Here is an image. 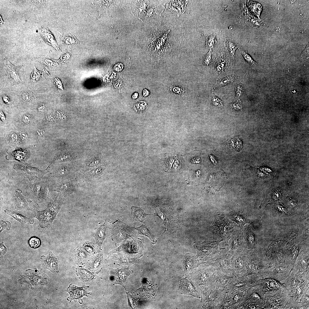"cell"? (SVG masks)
I'll return each mask as SVG.
<instances>
[{
  "label": "cell",
  "instance_id": "6da1fadb",
  "mask_svg": "<svg viewBox=\"0 0 309 309\" xmlns=\"http://www.w3.org/2000/svg\"><path fill=\"white\" fill-rule=\"evenodd\" d=\"M158 24L149 35L148 50L162 64L167 65L178 55L185 29L183 23L173 14L164 16Z\"/></svg>",
  "mask_w": 309,
  "mask_h": 309
},
{
  "label": "cell",
  "instance_id": "7a4b0ae2",
  "mask_svg": "<svg viewBox=\"0 0 309 309\" xmlns=\"http://www.w3.org/2000/svg\"><path fill=\"white\" fill-rule=\"evenodd\" d=\"M144 242V239L137 237L131 241L124 240L118 248L110 252L109 254L118 253L132 264L138 263L142 255Z\"/></svg>",
  "mask_w": 309,
  "mask_h": 309
},
{
  "label": "cell",
  "instance_id": "3957f363",
  "mask_svg": "<svg viewBox=\"0 0 309 309\" xmlns=\"http://www.w3.org/2000/svg\"><path fill=\"white\" fill-rule=\"evenodd\" d=\"M110 227L111 239L116 244L137 237L135 228L130 227L119 219L111 223Z\"/></svg>",
  "mask_w": 309,
  "mask_h": 309
},
{
  "label": "cell",
  "instance_id": "277c9868",
  "mask_svg": "<svg viewBox=\"0 0 309 309\" xmlns=\"http://www.w3.org/2000/svg\"><path fill=\"white\" fill-rule=\"evenodd\" d=\"M233 224L223 215H218L215 218L212 230L213 233L226 240L233 230Z\"/></svg>",
  "mask_w": 309,
  "mask_h": 309
},
{
  "label": "cell",
  "instance_id": "5b68a950",
  "mask_svg": "<svg viewBox=\"0 0 309 309\" xmlns=\"http://www.w3.org/2000/svg\"><path fill=\"white\" fill-rule=\"evenodd\" d=\"M57 215V214L47 208L41 211L33 210L31 217L35 218L39 220V223L37 226L38 229L44 230L48 229L51 227Z\"/></svg>",
  "mask_w": 309,
  "mask_h": 309
},
{
  "label": "cell",
  "instance_id": "8992f818",
  "mask_svg": "<svg viewBox=\"0 0 309 309\" xmlns=\"http://www.w3.org/2000/svg\"><path fill=\"white\" fill-rule=\"evenodd\" d=\"M19 174L29 181L40 179L48 172L41 170L26 164L15 165L13 167Z\"/></svg>",
  "mask_w": 309,
  "mask_h": 309
},
{
  "label": "cell",
  "instance_id": "52a82bcc",
  "mask_svg": "<svg viewBox=\"0 0 309 309\" xmlns=\"http://www.w3.org/2000/svg\"><path fill=\"white\" fill-rule=\"evenodd\" d=\"M231 258L225 249H222L211 261L212 265L218 271L233 270L231 265Z\"/></svg>",
  "mask_w": 309,
  "mask_h": 309
},
{
  "label": "cell",
  "instance_id": "ba28073f",
  "mask_svg": "<svg viewBox=\"0 0 309 309\" xmlns=\"http://www.w3.org/2000/svg\"><path fill=\"white\" fill-rule=\"evenodd\" d=\"M110 275L109 280L114 284H118L125 288V282L126 279L133 271L130 270L128 268H122L120 269H114L109 268Z\"/></svg>",
  "mask_w": 309,
  "mask_h": 309
},
{
  "label": "cell",
  "instance_id": "9c48e42d",
  "mask_svg": "<svg viewBox=\"0 0 309 309\" xmlns=\"http://www.w3.org/2000/svg\"><path fill=\"white\" fill-rule=\"evenodd\" d=\"M29 197L31 200L37 204L45 201L47 198L45 183L42 182H37L32 185Z\"/></svg>",
  "mask_w": 309,
  "mask_h": 309
},
{
  "label": "cell",
  "instance_id": "30bf717a",
  "mask_svg": "<svg viewBox=\"0 0 309 309\" xmlns=\"http://www.w3.org/2000/svg\"><path fill=\"white\" fill-rule=\"evenodd\" d=\"M89 288V286H88L78 287L73 284H70L66 290L70 294L69 296L67 298V300L70 303L73 300H78L79 301L80 303L82 304L83 302L82 299V297L84 296L87 297L88 294H92L91 292H87V290Z\"/></svg>",
  "mask_w": 309,
  "mask_h": 309
},
{
  "label": "cell",
  "instance_id": "8fae6325",
  "mask_svg": "<svg viewBox=\"0 0 309 309\" xmlns=\"http://www.w3.org/2000/svg\"><path fill=\"white\" fill-rule=\"evenodd\" d=\"M40 259L43 268L47 269L53 272H59L58 266L60 261L58 256H55L52 252L50 251L47 256H41Z\"/></svg>",
  "mask_w": 309,
  "mask_h": 309
},
{
  "label": "cell",
  "instance_id": "7c38bea8",
  "mask_svg": "<svg viewBox=\"0 0 309 309\" xmlns=\"http://www.w3.org/2000/svg\"><path fill=\"white\" fill-rule=\"evenodd\" d=\"M5 69L8 74L10 81L12 84H15L21 82L19 76V67H16L12 65L5 58L3 59Z\"/></svg>",
  "mask_w": 309,
  "mask_h": 309
},
{
  "label": "cell",
  "instance_id": "4fadbf2b",
  "mask_svg": "<svg viewBox=\"0 0 309 309\" xmlns=\"http://www.w3.org/2000/svg\"><path fill=\"white\" fill-rule=\"evenodd\" d=\"M91 257V255L80 247H77L73 251V258L79 266H84L89 261Z\"/></svg>",
  "mask_w": 309,
  "mask_h": 309
},
{
  "label": "cell",
  "instance_id": "5bb4252c",
  "mask_svg": "<svg viewBox=\"0 0 309 309\" xmlns=\"http://www.w3.org/2000/svg\"><path fill=\"white\" fill-rule=\"evenodd\" d=\"M103 259L102 253L93 255L87 264L88 269L95 274L100 272L102 268Z\"/></svg>",
  "mask_w": 309,
  "mask_h": 309
},
{
  "label": "cell",
  "instance_id": "9a60e30c",
  "mask_svg": "<svg viewBox=\"0 0 309 309\" xmlns=\"http://www.w3.org/2000/svg\"><path fill=\"white\" fill-rule=\"evenodd\" d=\"M13 200L15 209L17 210H31L29 208L26 199L21 194L20 190H16L14 193Z\"/></svg>",
  "mask_w": 309,
  "mask_h": 309
},
{
  "label": "cell",
  "instance_id": "2e32d148",
  "mask_svg": "<svg viewBox=\"0 0 309 309\" xmlns=\"http://www.w3.org/2000/svg\"><path fill=\"white\" fill-rule=\"evenodd\" d=\"M221 241H206L200 245V253L206 255L215 253L217 251L218 245Z\"/></svg>",
  "mask_w": 309,
  "mask_h": 309
},
{
  "label": "cell",
  "instance_id": "e0dca14e",
  "mask_svg": "<svg viewBox=\"0 0 309 309\" xmlns=\"http://www.w3.org/2000/svg\"><path fill=\"white\" fill-rule=\"evenodd\" d=\"M73 268L75 271L77 277L82 281H92L96 278L94 273L90 272L86 269L77 267H74Z\"/></svg>",
  "mask_w": 309,
  "mask_h": 309
},
{
  "label": "cell",
  "instance_id": "ac0fdd59",
  "mask_svg": "<svg viewBox=\"0 0 309 309\" xmlns=\"http://www.w3.org/2000/svg\"><path fill=\"white\" fill-rule=\"evenodd\" d=\"M39 28L41 36L46 42L49 45L52 46L58 51H60V47L52 34L48 29L43 26H40Z\"/></svg>",
  "mask_w": 309,
  "mask_h": 309
},
{
  "label": "cell",
  "instance_id": "d6986e66",
  "mask_svg": "<svg viewBox=\"0 0 309 309\" xmlns=\"http://www.w3.org/2000/svg\"><path fill=\"white\" fill-rule=\"evenodd\" d=\"M4 212L20 222L22 225H24L27 223L33 224L34 222L33 218L27 217L15 211L6 209L4 210Z\"/></svg>",
  "mask_w": 309,
  "mask_h": 309
},
{
  "label": "cell",
  "instance_id": "ffe728a7",
  "mask_svg": "<svg viewBox=\"0 0 309 309\" xmlns=\"http://www.w3.org/2000/svg\"><path fill=\"white\" fill-rule=\"evenodd\" d=\"M64 200L63 195L58 194L48 203L47 208L57 214L61 208Z\"/></svg>",
  "mask_w": 309,
  "mask_h": 309
},
{
  "label": "cell",
  "instance_id": "44dd1931",
  "mask_svg": "<svg viewBox=\"0 0 309 309\" xmlns=\"http://www.w3.org/2000/svg\"><path fill=\"white\" fill-rule=\"evenodd\" d=\"M74 189L73 185L70 182L58 183L56 186L54 190L62 193L65 196L72 194L73 192Z\"/></svg>",
  "mask_w": 309,
  "mask_h": 309
},
{
  "label": "cell",
  "instance_id": "7402d4cb",
  "mask_svg": "<svg viewBox=\"0 0 309 309\" xmlns=\"http://www.w3.org/2000/svg\"><path fill=\"white\" fill-rule=\"evenodd\" d=\"M70 167L61 165L56 167L52 172V175L54 177L63 179L67 177L71 173Z\"/></svg>",
  "mask_w": 309,
  "mask_h": 309
},
{
  "label": "cell",
  "instance_id": "603a6c76",
  "mask_svg": "<svg viewBox=\"0 0 309 309\" xmlns=\"http://www.w3.org/2000/svg\"><path fill=\"white\" fill-rule=\"evenodd\" d=\"M106 221L103 224L95 229L96 232L94 237L95 239L96 244L98 246L100 249H101V247L102 243L106 236V229L105 227Z\"/></svg>",
  "mask_w": 309,
  "mask_h": 309
},
{
  "label": "cell",
  "instance_id": "cb8c5ba5",
  "mask_svg": "<svg viewBox=\"0 0 309 309\" xmlns=\"http://www.w3.org/2000/svg\"><path fill=\"white\" fill-rule=\"evenodd\" d=\"M131 214L133 221L142 222L146 216L150 214L145 213L143 210L140 207L132 206L130 210Z\"/></svg>",
  "mask_w": 309,
  "mask_h": 309
},
{
  "label": "cell",
  "instance_id": "d4e9b609",
  "mask_svg": "<svg viewBox=\"0 0 309 309\" xmlns=\"http://www.w3.org/2000/svg\"><path fill=\"white\" fill-rule=\"evenodd\" d=\"M229 217L239 225H243L248 221L246 217L239 211H233L228 214Z\"/></svg>",
  "mask_w": 309,
  "mask_h": 309
},
{
  "label": "cell",
  "instance_id": "484cf974",
  "mask_svg": "<svg viewBox=\"0 0 309 309\" xmlns=\"http://www.w3.org/2000/svg\"><path fill=\"white\" fill-rule=\"evenodd\" d=\"M138 231L139 234L146 236L148 237L152 243L155 244L157 242L154 236L152 233L151 231L144 225H142L140 227L135 228Z\"/></svg>",
  "mask_w": 309,
  "mask_h": 309
},
{
  "label": "cell",
  "instance_id": "4316f807",
  "mask_svg": "<svg viewBox=\"0 0 309 309\" xmlns=\"http://www.w3.org/2000/svg\"><path fill=\"white\" fill-rule=\"evenodd\" d=\"M225 44L230 53L231 55L234 56L235 51L239 47V45L235 43L232 39L229 38L225 39Z\"/></svg>",
  "mask_w": 309,
  "mask_h": 309
},
{
  "label": "cell",
  "instance_id": "83f0119b",
  "mask_svg": "<svg viewBox=\"0 0 309 309\" xmlns=\"http://www.w3.org/2000/svg\"><path fill=\"white\" fill-rule=\"evenodd\" d=\"M235 79L234 76L230 75L225 76L215 82V87H220L228 84L233 81Z\"/></svg>",
  "mask_w": 309,
  "mask_h": 309
},
{
  "label": "cell",
  "instance_id": "f1b7e54d",
  "mask_svg": "<svg viewBox=\"0 0 309 309\" xmlns=\"http://www.w3.org/2000/svg\"><path fill=\"white\" fill-rule=\"evenodd\" d=\"M215 34L212 33L206 37L205 46L207 49H213L217 43Z\"/></svg>",
  "mask_w": 309,
  "mask_h": 309
},
{
  "label": "cell",
  "instance_id": "f546056e",
  "mask_svg": "<svg viewBox=\"0 0 309 309\" xmlns=\"http://www.w3.org/2000/svg\"><path fill=\"white\" fill-rule=\"evenodd\" d=\"M82 247L91 255H96L97 253L96 246L94 243L86 241L82 244Z\"/></svg>",
  "mask_w": 309,
  "mask_h": 309
},
{
  "label": "cell",
  "instance_id": "4dcf8cb0",
  "mask_svg": "<svg viewBox=\"0 0 309 309\" xmlns=\"http://www.w3.org/2000/svg\"><path fill=\"white\" fill-rule=\"evenodd\" d=\"M249 7L252 12L259 17L262 7L260 3L253 1H250Z\"/></svg>",
  "mask_w": 309,
  "mask_h": 309
},
{
  "label": "cell",
  "instance_id": "1f68e13d",
  "mask_svg": "<svg viewBox=\"0 0 309 309\" xmlns=\"http://www.w3.org/2000/svg\"><path fill=\"white\" fill-rule=\"evenodd\" d=\"M12 155V159L19 161H24L27 158V152L25 150H17L14 152Z\"/></svg>",
  "mask_w": 309,
  "mask_h": 309
},
{
  "label": "cell",
  "instance_id": "d6a6232c",
  "mask_svg": "<svg viewBox=\"0 0 309 309\" xmlns=\"http://www.w3.org/2000/svg\"><path fill=\"white\" fill-rule=\"evenodd\" d=\"M28 243L31 248L36 249L40 246L41 241L40 239L37 237L32 236L28 240Z\"/></svg>",
  "mask_w": 309,
  "mask_h": 309
},
{
  "label": "cell",
  "instance_id": "836d02e7",
  "mask_svg": "<svg viewBox=\"0 0 309 309\" xmlns=\"http://www.w3.org/2000/svg\"><path fill=\"white\" fill-rule=\"evenodd\" d=\"M42 77V72L37 70L34 65L33 71L31 74V81L33 82H36L41 79Z\"/></svg>",
  "mask_w": 309,
  "mask_h": 309
},
{
  "label": "cell",
  "instance_id": "e575fe53",
  "mask_svg": "<svg viewBox=\"0 0 309 309\" xmlns=\"http://www.w3.org/2000/svg\"><path fill=\"white\" fill-rule=\"evenodd\" d=\"M62 41L66 44H77L79 41L76 39L74 35L71 34H66L62 38Z\"/></svg>",
  "mask_w": 309,
  "mask_h": 309
},
{
  "label": "cell",
  "instance_id": "d590c367",
  "mask_svg": "<svg viewBox=\"0 0 309 309\" xmlns=\"http://www.w3.org/2000/svg\"><path fill=\"white\" fill-rule=\"evenodd\" d=\"M239 50L243 55L244 59L248 63L252 66H256L257 65L256 63L242 48L239 47Z\"/></svg>",
  "mask_w": 309,
  "mask_h": 309
},
{
  "label": "cell",
  "instance_id": "8d00e7d4",
  "mask_svg": "<svg viewBox=\"0 0 309 309\" xmlns=\"http://www.w3.org/2000/svg\"><path fill=\"white\" fill-rule=\"evenodd\" d=\"M246 232V239L247 243L250 245H254L255 242V237L253 233L252 230L249 228Z\"/></svg>",
  "mask_w": 309,
  "mask_h": 309
},
{
  "label": "cell",
  "instance_id": "74e56055",
  "mask_svg": "<svg viewBox=\"0 0 309 309\" xmlns=\"http://www.w3.org/2000/svg\"><path fill=\"white\" fill-rule=\"evenodd\" d=\"M212 52V49H210L209 52L202 58L201 62L204 65L208 66L210 64Z\"/></svg>",
  "mask_w": 309,
  "mask_h": 309
},
{
  "label": "cell",
  "instance_id": "f35d334b",
  "mask_svg": "<svg viewBox=\"0 0 309 309\" xmlns=\"http://www.w3.org/2000/svg\"><path fill=\"white\" fill-rule=\"evenodd\" d=\"M102 168L101 167H98L91 169L86 172V174L92 177H95L99 175L101 173Z\"/></svg>",
  "mask_w": 309,
  "mask_h": 309
},
{
  "label": "cell",
  "instance_id": "ab89813d",
  "mask_svg": "<svg viewBox=\"0 0 309 309\" xmlns=\"http://www.w3.org/2000/svg\"><path fill=\"white\" fill-rule=\"evenodd\" d=\"M0 224V233L2 231L5 229H6L7 231L10 230L11 227V223L9 221H4L2 220H1Z\"/></svg>",
  "mask_w": 309,
  "mask_h": 309
},
{
  "label": "cell",
  "instance_id": "60d3db41",
  "mask_svg": "<svg viewBox=\"0 0 309 309\" xmlns=\"http://www.w3.org/2000/svg\"><path fill=\"white\" fill-rule=\"evenodd\" d=\"M211 99L213 105L218 107L223 106V102L215 95L213 96Z\"/></svg>",
  "mask_w": 309,
  "mask_h": 309
},
{
  "label": "cell",
  "instance_id": "b9f144b4",
  "mask_svg": "<svg viewBox=\"0 0 309 309\" xmlns=\"http://www.w3.org/2000/svg\"><path fill=\"white\" fill-rule=\"evenodd\" d=\"M235 88L236 93V97L239 98L240 97L243 92V89L242 86L240 84H236L235 86Z\"/></svg>",
  "mask_w": 309,
  "mask_h": 309
},
{
  "label": "cell",
  "instance_id": "7bdbcfd3",
  "mask_svg": "<svg viewBox=\"0 0 309 309\" xmlns=\"http://www.w3.org/2000/svg\"><path fill=\"white\" fill-rule=\"evenodd\" d=\"M231 106L235 110H239L242 109L243 105L240 100L238 99L232 103Z\"/></svg>",
  "mask_w": 309,
  "mask_h": 309
},
{
  "label": "cell",
  "instance_id": "ee69618b",
  "mask_svg": "<svg viewBox=\"0 0 309 309\" xmlns=\"http://www.w3.org/2000/svg\"><path fill=\"white\" fill-rule=\"evenodd\" d=\"M0 258H2L4 255L7 251V248L4 245V242L2 241L0 243Z\"/></svg>",
  "mask_w": 309,
  "mask_h": 309
},
{
  "label": "cell",
  "instance_id": "f6af8a7d",
  "mask_svg": "<svg viewBox=\"0 0 309 309\" xmlns=\"http://www.w3.org/2000/svg\"><path fill=\"white\" fill-rule=\"evenodd\" d=\"M174 159L173 158L169 159L167 161V163L166 164L165 169L167 171L170 170L171 167L172 165L174 162Z\"/></svg>",
  "mask_w": 309,
  "mask_h": 309
},
{
  "label": "cell",
  "instance_id": "bcb514c9",
  "mask_svg": "<svg viewBox=\"0 0 309 309\" xmlns=\"http://www.w3.org/2000/svg\"><path fill=\"white\" fill-rule=\"evenodd\" d=\"M21 97L25 101H29L32 98L31 95L29 93H24L22 94Z\"/></svg>",
  "mask_w": 309,
  "mask_h": 309
},
{
  "label": "cell",
  "instance_id": "7dc6e473",
  "mask_svg": "<svg viewBox=\"0 0 309 309\" xmlns=\"http://www.w3.org/2000/svg\"><path fill=\"white\" fill-rule=\"evenodd\" d=\"M309 55V44H307L306 48L303 51L301 55V56L303 58H308Z\"/></svg>",
  "mask_w": 309,
  "mask_h": 309
},
{
  "label": "cell",
  "instance_id": "c3c4849f",
  "mask_svg": "<svg viewBox=\"0 0 309 309\" xmlns=\"http://www.w3.org/2000/svg\"><path fill=\"white\" fill-rule=\"evenodd\" d=\"M181 165L179 160L177 159L175 162L173 166V168L174 170H178L180 167Z\"/></svg>",
  "mask_w": 309,
  "mask_h": 309
},
{
  "label": "cell",
  "instance_id": "681fc988",
  "mask_svg": "<svg viewBox=\"0 0 309 309\" xmlns=\"http://www.w3.org/2000/svg\"><path fill=\"white\" fill-rule=\"evenodd\" d=\"M22 120L24 122L28 123L30 122L31 118L29 115L27 114H25L23 117Z\"/></svg>",
  "mask_w": 309,
  "mask_h": 309
},
{
  "label": "cell",
  "instance_id": "f907efd6",
  "mask_svg": "<svg viewBox=\"0 0 309 309\" xmlns=\"http://www.w3.org/2000/svg\"><path fill=\"white\" fill-rule=\"evenodd\" d=\"M31 1L32 3L37 5H41L42 3H43V1L33 0Z\"/></svg>",
  "mask_w": 309,
  "mask_h": 309
},
{
  "label": "cell",
  "instance_id": "816d5d0a",
  "mask_svg": "<svg viewBox=\"0 0 309 309\" xmlns=\"http://www.w3.org/2000/svg\"><path fill=\"white\" fill-rule=\"evenodd\" d=\"M20 136L22 140H24L26 138L27 136L25 132H21L20 134Z\"/></svg>",
  "mask_w": 309,
  "mask_h": 309
},
{
  "label": "cell",
  "instance_id": "f5cc1de1",
  "mask_svg": "<svg viewBox=\"0 0 309 309\" xmlns=\"http://www.w3.org/2000/svg\"><path fill=\"white\" fill-rule=\"evenodd\" d=\"M44 132L43 129H39L37 131V133L39 136H42L44 134Z\"/></svg>",
  "mask_w": 309,
  "mask_h": 309
},
{
  "label": "cell",
  "instance_id": "db71d44e",
  "mask_svg": "<svg viewBox=\"0 0 309 309\" xmlns=\"http://www.w3.org/2000/svg\"><path fill=\"white\" fill-rule=\"evenodd\" d=\"M236 146L237 149H238L239 150V149H240L242 146L241 142L240 140H237L236 142Z\"/></svg>",
  "mask_w": 309,
  "mask_h": 309
},
{
  "label": "cell",
  "instance_id": "11a10c76",
  "mask_svg": "<svg viewBox=\"0 0 309 309\" xmlns=\"http://www.w3.org/2000/svg\"><path fill=\"white\" fill-rule=\"evenodd\" d=\"M11 138L13 141H15L17 138V135L15 133H12L11 135Z\"/></svg>",
  "mask_w": 309,
  "mask_h": 309
},
{
  "label": "cell",
  "instance_id": "9f6ffc18",
  "mask_svg": "<svg viewBox=\"0 0 309 309\" xmlns=\"http://www.w3.org/2000/svg\"><path fill=\"white\" fill-rule=\"evenodd\" d=\"M3 101L6 103H8L9 100V97L7 96H4L3 97Z\"/></svg>",
  "mask_w": 309,
  "mask_h": 309
},
{
  "label": "cell",
  "instance_id": "6f0895ef",
  "mask_svg": "<svg viewBox=\"0 0 309 309\" xmlns=\"http://www.w3.org/2000/svg\"><path fill=\"white\" fill-rule=\"evenodd\" d=\"M45 109V106L44 104H42L38 108V110L39 111H43Z\"/></svg>",
  "mask_w": 309,
  "mask_h": 309
},
{
  "label": "cell",
  "instance_id": "680465c9",
  "mask_svg": "<svg viewBox=\"0 0 309 309\" xmlns=\"http://www.w3.org/2000/svg\"><path fill=\"white\" fill-rule=\"evenodd\" d=\"M0 116L1 120L4 121L5 119V116L3 112L1 110L0 111Z\"/></svg>",
  "mask_w": 309,
  "mask_h": 309
},
{
  "label": "cell",
  "instance_id": "91938a15",
  "mask_svg": "<svg viewBox=\"0 0 309 309\" xmlns=\"http://www.w3.org/2000/svg\"><path fill=\"white\" fill-rule=\"evenodd\" d=\"M277 271H278V272H282L284 270V269L283 268L280 267V268H277Z\"/></svg>",
  "mask_w": 309,
  "mask_h": 309
},
{
  "label": "cell",
  "instance_id": "94428289",
  "mask_svg": "<svg viewBox=\"0 0 309 309\" xmlns=\"http://www.w3.org/2000/svg\"><path fill=\"white\" fill-rule=\"evenodd\" d=\"M253 295L257 299H259L260 298L259 296L257 294L253 293Z\"/></svg>",
  "mask_w": 309,
  "mask_h": 309
},
{
  "label": "cell",
  "instance_id": "6125c7cd",
  "mask_svg": "<svg viewBox=\"0 0 309 309\" xmlns=\"http://www.w3.org/2000/svg\"><path fill=\"white\" fill-rule=\"evenodd\" d=\"M302 264L303 266H305L306 265V262L305 261H303L302 262Z\"/></svg>",
  "mask_w": 309,
  "mask_h": 309
},
{
  "label": "cell",
  "instance_id": "be15d7a7",
  "mask_svg": "<svg viewBox=\"0 0 309 309\" xmlns=\"http://www.w3.org/2000/svg\"><path fill=\"white\" fill-rule=\"evenodd\" d=\"M293 285L296 286L297 284L296 281L295 280L294 281V282L293 283Z\"/></svg>",
  "mask_w": 309,
  "mask_h": 309
}]
</instances>
